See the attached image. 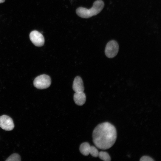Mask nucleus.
I'll return each mask as SVG.
<instances>
[{"label":"nucleus","mask_w":161,"mask_h":161,"mask_svg":"<svg viewBox=\"0 0 161 161\" xmlns=\"http://www.w3.org/2000/svg\"><path fill=\"white\" fill-rule=\"evenodd\" d=\"M93 143L98 148L102 150L108 149L115 143L117 137L115 127L108 122L98 125L92 134Z\"/></svg>","instance_id":"obj_1"},{"label":"nucleus","mask_w":161,"mask_h":161,"mask_svg":"<svg viewBox=\"0 0 161 161\" xmlns=\"http://www.w3.org/2000/svg\"><path fill=\"white\" fill-rule=\"evenodd\" d=\"M104 5V3L102 0H96L94 2L91 8L88 9L82 7H79L76 9V13L80 17L88 18L99 13L103 9Z\"/></svg>","instance_id":"obj_2"},{"label":"nucleus","mask_w":161,"mask_h":161,"mask_svg":"<svg viewBox=\"0 0 161 161\" xmlns=\"http://www.w3.org/2000/svg\"><path fill=\"white\" fill-rule=\"evenodd\" d=\"M51 82L50 77L46 75L43 74L36 77L33 81V85L37 88L44 89L48 88Z\"/></svg>","instance_id":"obj_3"},{"label":"nucleus","mask_w":161,"mask_h":161,"mask_svg":"<svg viewBox=\"0 0 161 161\" xmlns=\"http://www.w3.org/2000/svg\"><path fill=\"white\" fill-rule=\"evenodd\" d=\"M119 49V45L117 42L114 40H111L107 43L106 46L105 54L108 58H113L117 54Z\"/></svg>","instance_id":"obj_4"},{"label":"nucleus","mask_w":161,"mask_h":161,"mask_svg":"<svg viewBox=\"0 0 161 161\" xmlns=\"http://www.w3.org/2000/svg\"><path fill=\"white\" fill-rule=\"evenodd\" d=\"M0 127L6 131L12 130L14 127L12 119L9 116L2 115L0 117Z\"/></svg>","instance_id":"obj_5"},{"label":"nucleus","mask_w":161,"mask_h":161,"mask_svg":"<svg viewBox=\"0 0 161 161\" xmlns=\"http://www.w3.org/2000/svg\"><path fill=\"white\" fill-rule=\"evenodd\" d=\"M30 38L32 43L36 46L41 47L44 44V38L43 35L37 30L31 32Z\"/></svg>","instance_id":"obj_6"},{"label":"nucleus","mask_w":161,"mask_h":161,"mask_svg":"<svg viewBox=\"0 0 161 161\" xmlns=\"http://www.w3.org/2000/svg\"><path fill=\"white\" fill-rule=\"evenodd\" d=\"M81 78L79 76L76 77L73 81L72 89L75 92H83L84 87Z\"/></svg>","instance_id":"obj_7"},{"label":"nucleus","mask_w":161,"mask_h":161,"mask_svg":"<svg viewBox=\"0 0 161 161\" xmlns=\"http://www.w3.org/2000/svg\"><path fill=\"white\" fill-rule=\"evenodd\" d=\"M74 101L77 105L82 106L85 103L86 101V96L83 92H75L73 96Z\"/></svg>","instance_id":"obj_8"},{"label":"nucleus","mask_w":161,"mask_h":161,"mask_svg":"<svg viewBox=\"0 0 161 161\" xmlns=\"http://www.w3.org/2000/svg\"><path fill=\"white\" fill-rule=\"evenodd\" d=\"M90 145L87 142H84L81 144L79 150L80 153L83 155L88 156L89 154Z\"/></svg>","instance_id":"obj_9"},{"label":"nucleus","mask_w":161,"mask_h":161,"mask_svg":"<svg viewBox=\"0 0 161 161\" xmlns=\"http://www.w3.org/2000/svg\"><path fill=\"white\" fill-rule=\"evenodd\" d=\"M98 156L100 159L105 161H110L111 160L110 156L106 152L101 151L99 152Z\"/></svg>","instance_id":"obj_10"},{"label":"nucleus","mask_w":161,"mask_h":161,"mask_svg":"<svg viewBox=\"0 0 161 161\" xmlns=\"http://www.w3.org/2000/svg\"><path fill=\"white\" fill-rule=\"evenodd\" d=\"M21 160L20 156L17 153H14L11 155L6 161H20Z\"/></svg>","instance_id":"obj_11"},{"label":"nucleus","mask_w":161,"mask_h":161,"mask_svg":"<svg viewBox=\"0 0 161 161\" xmlns=\"http://www.w3.org/2000/svg\"><path fill=\"white\" fill-rule=\"evenodd\" d=\"M99 151L97 148L94 146H90L89 154L94 157H97L98 155Z\"/></svg>","instance_id":"obj_12"},{"label":"nucleus","mask_w":161,"mask_h":161,"mask_svg":"<svg viewBox=\"0 0 161 161\" xmlns=\"http://www.w3.org/2000/svg\"><path fill=\"white\" fill-rule=\"evenodd\" d=\"M140 161H153L154 160L151 157L147 156H144L142 157L140 160Z\"/></svg>","instance_id":"obj_13"},{"label":"nucleus","mask_w":161,"mask_h":161,"mask_svg":"<svg viewBox=\"0 0 161 161\" xmlns=\"http://www.w3.org/2000/svg\"><path fill=\"white\" fill-rule=\"evenodd\" d=\"M5 1V0H0V4L4 2Z\"/></svg>","instance_id":"obj_14"}]
</instances>
